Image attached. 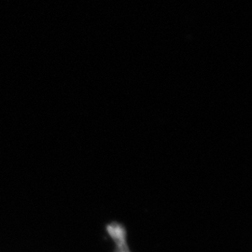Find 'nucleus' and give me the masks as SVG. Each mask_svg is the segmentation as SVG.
Listing matches in <instances>:
<instances>
[{"label":"nucleus","mask_w":252,"mask_h":252,"mask_svg":"<svg viewBox=\"0 0 252 252\" xmlns=\"http://www.w3.org/2000/svg\"><path fill=\"white\" fill-rule=\"evenodd\" d=\"M118 252H130L128 250V247L126 248H122V249H118Z\"/></svg>","instance_id":"2"},{"label":"nucleus","mask_w":252,"mask_h":252,"mask_svg":"<svg viewBox=\"0 0 252 252\" xmlns=\"http://www.w3.org/2000/svg\"><path fill=\"white\" fill-rule=\"evenodd\" d=\"M108 234L112 237V239L115 241L117 245L118 249L126 248L127 247L126 243V232L125 228L118 223H112L108 226Z\"/></svg>","instance_id":"1"}]
</instances>
